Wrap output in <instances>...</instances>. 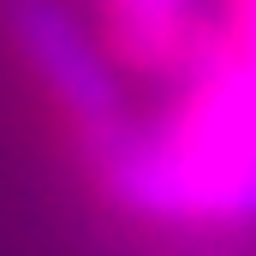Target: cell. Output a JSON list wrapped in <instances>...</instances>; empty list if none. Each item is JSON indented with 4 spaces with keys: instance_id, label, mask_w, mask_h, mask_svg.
<instances>
[{
    "instance_id": "obj_1",
    "label": "cell",
    "mask_w": 256,
    "mask_h": 256,
    "mask_svg": "<svg viewBox=\"0 0 256 256\" xmlns=\"http://www.w3.org/2000/svg\"><path fill=\"white\" fill-rule=\"evenodd\" d=\"M155 120L84 137L96 191L155 226H256V0L202 24Z\"/></svg>"
},
{
    "instance_id": "obj_2",
    "label": "cell",
    "mask_w": 256,
    "mask_h": 256,
    "mask_svg": "<svg viewBox=\"0 0 256 256\" xmlns=\"http://www.w3.org/2000/svg\"><path fill=\"white\" fill-rule=\"evenodd\" d=\"M12 42L78 143L102 137L108 126H120L131 114L120 66L108 60L102 36H90L78 24V12H66L60 0H18L12 6Z\"/></svg>"
},
{
    "instance_id": "obj_3",
    "label": "cell",
    "mask_w": 256,
    "mask_h": 256,
    "mask_svg": "<svg viewBox=\"0 0 256 256\" xmlns=\"http://www.w3.org/2000/svg\"><path fill=\"white\" fill-rule=\"evenodd\" d=\"M208 12L196 0H96V36L126 78L173 84L202 42Z\"/></svg>"
}]
</instances>
